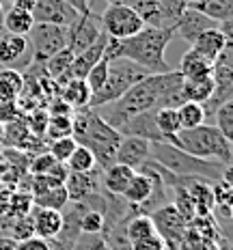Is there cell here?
Masks as SVG:
<instances>
[{
	"label": "cell",
	"mask_w": 233,
	"mask_h": 250,
	"mask_svg": "<svg viewBox=\"0 0 233 250\" xmlns=\"http://www.w3.org/2000/svg\"><path fill=\"white\" fill-rule=\"evenodd\" d=\"M181 78L179 71H167V74H151L134 84L127 93H123L117 102L95 108V112L117 132L129 119L138 114L153 110V108H177L184 104L181 95Z\"/></svg>",
	"instance_id": "6da1fadb"
},
{
	"label": "cell",
	"mask_w": 233,
	"mask_h": 250,
	"mask_svg": "<svg viewBox=\"0 0 233 250\" xmlns=\"http://www.w3.org/2000/svg\"><path fill=\"white\" fill-rule=\"evenodd\" d=\"M170 41H173V28L143 26L136 35L127 39H110L108 52L112 54V59H127L136 62L147 74H167L170 71V65L164 54Z\"/></svg>",
	"instance_id": "7a4b0ae2"
},
{
	"label": "cell",
	"mask_w": 233,
	"mask_h": 250,
	"mask_svg": "<svg viewBox=\"0 0 233 250\" xmlns=\"http://www.w3.org/2000/svg\"><path fill=\"white\" fill-rule=\"evenodd\" d=\"M71 138L95 155V164L100 170H106L115 164L121 134L110 127L93 108H78L71 112Z\"/></svg>",
	"instance_id": "3957f363"
},
{
	"label": "cell",
	"mask_w": 233,
	"mask_h": 250,
	"mask_svg": "<svg viewBox=\"0 0 233 250\" xmlns=\"http://www.w3.org/2000/svg\"><path fill=\"white\" fill-rule=\"evenodd\" d=\"M151 160L181 179H199L216 184V181L231 177V166L214 162V160L194 158L169 143H151Z\"/></svg>",
	"instance_id": "277c9868"
},
{
	"label": "cell",
	"mask_w": 233,
	"mask_h": 250,
	"mask_svg": "<svg viewBox=\"0 0 233 250\" xmlns=\"http://www.w3.org/2000/svg\"><path fill=\"white\" fill-rule=\"evenodd\" d=\"M170 145L194 155V158L214 160V162H220L225 166H231V160H233L231 140H227L214 125L203 123L190 129H179Z\"/></svg>",
	"instance_id": "5b68a950"
},
{
	"label": "cell",
	"mask_w": 233,
	"mask_h": 250,
	"mask_svg": "<svg viewBox=\"0 0 233 250\" xmlns=\"http://www.w3.org/2000/svg\"><path fill=\"white\" fill-rule=\"evenodd\" d=\"M151 74L138 67L136 62L127 61V59H112L110 61V67H108V76H106V82L102 84L100 91H95L89 100V108H100V106H106L110 102H117L123 93H127L134 84L147 78Z\"/></svg>",
	"instance_id": "8992f818"
},
{
	"label": "cell",
	"mask_w": 233,
	"mask_h": 250,
	"mask_svg": "<svg viewBox=\"0 0 233 250\" xmlns=\"http://www.w3.org/2000/svg\"><path fill=\"white\" fill-rule=\"evenodd\" d=\"M26 37H28L33 62H45L52 54L67 48V26L35 22Z\"/></svg>",
	"instance_id": "52a82bcc"
},
{
	"label": "cell",
	"mask_w": 233,
	"mask_h": 250,
	"mask_svg": "<svg viewBox=\"0 0 233 250\" xmlns=\"http://www.w3.org/2000/svg\"><path fill=\"white\" fill-rule=\"evenodd\" d=\"M212 80H214V93L203 104L205 119H212L214 112L222 104L233 102V62H231V45H227L225 52L214 61L212 67Z\"/></svg>",
	"instance_id": "ba28073f"
},
{
	"label": "cell",
	"mask_w": 233,
	"mask_h": 250,
	"mask_svg": "<svg viewBox=\"0 0 233 250\" xmlns=\"http://www.w3.org/2000/svg\"><path fill=\"white\" fill-rule=\"evenodd\" d=\"M100 22H102L104 33L110 39H117V41L132 37L143 26H147L132 9L123 7V4H108V7L104 9V13L100 15Z\"/></svg>",
	"instance_id": "9c48e42d"
},
{
	"label": "cell",
	"mask_w": 233,
	"mask_h": 250,
	"mask_svg": "<svg viewBox=\"0 0 233 250\" xmlns=\"http://www.w3.org/2000/svg\"><path fill=\"white\" fill-rule=\"evenodd\" d=\"M151 220L155 227V233L167 242L169 250H177L181 239H184L186 231H188V220L179 213V209L173 205V203H167V205L158 207L151 213Z\"/></svg>",
	"instance_id": "30bf717a"
},
{
	"label": "cell",
	"mask_w": 233,
	"mask_h": 250,
	"mask_svg": "<svg viewBox=\"0 0 233 250\" xmlns=\"http://www.w3.org/2000/svg\"><path fill=\"white\" fill-rule=\"evenodd\" d=\"M104 33L102 22L93 11L80 13L78 20L67 28V48L74 54H80L82 50H86L91 43H95L97 37Z\"/></svg>",
	"instance_id": "8fae6325"
},
{
	"label": "cell",
	"mask_w": 233,
	"mask_h": 250,
	"mask_svg": "<svg viewBox=\"0 0 233 250\" xmlns=\"http://www.w3.org/2000/svg\"><path fill=\"white\" fill-rule=\"evenodd\" d=\"M78 9L69 0H35L33 4V20L35 22H45V24H59L67 26L78 20Z\"/></svg>",
	"instance_id": "7c38bea8"
},
{
	"label": "cell",
	"mask_w": 233,
	"mask_h": 250,
	"mask_svg": "<svg viewBox=\"0 0 233 250\" xmlns=\"http://www.w3.org/2000/svg\"><path fill=\"white\" fill-rule=\"evenodd\" d=\"M30 62H33V54H30L28 37H20V35L11 33L0 35V67L22 71Z\"/></svg>",
	"instance_id": "4fadbf2b"
},
{
	"label": "cell",
	"mask_w": 233,
	"mask_h": 250,
	"mask_svg": "<svg viewBox=\"0 0 233 250\" xmlns=\"http://www.w3.org/2000/svg\"><path fill=\"white\" fill-rule=\"evenodd\" d=\"M210 28H218V22H214V20H210L207 15L199 13L196 9L186 7L184 13L179 15L177 24L173 26V39H181L190 45L201 33H205V30H210Z\"/></svg>",
	"instance_id": "5bb4252c"
},
{
	"label": "cell",
	"mask_w": 233,
	"mask_h": 250,
	"mask_svg": "<svg viewBox=\"0 0 233 250\" xmlns=\"http://www.w3.org/2000/svg\"><path fill=\"white\" fill-rule=\"evenodd\" d=\"M151 160V143L136 136H121V143L115 153V164H123L127 168L138 170L141 166Z\"/></svg>",
	"instance_id": "9a60e30c"
},
{
	"label": "cell",
	"mask_w": 233,
	"mask_h": 250,
	"mask_svg": "<svg viewBox=\"0 0 233 250\" xmlns=\"http://www.w3.org/2000/svg\"><path fill=\"white\" fill-rule=\"evenodd\" d=\"M108 43H110V37H108L106 33H102L100 37H97L95 43H91L86 50H82L80 54H76V56H74V62H71V71H69V76H71V78H80V80H85V76L89 74L91 67L95 65V62L100 61L104 54H106Z\"/></svg>",
	"instance_id": "2e32d148"
},
{
	"label": "cell",
	"mask_w": 233,
	"mask_h": 250,
	"mask_svg": "<svg viewBox=\"0 0 233 250\" xmlns=\"http://www.w3.org/2000/svg\"><path fill=\"white\" fill-rule=\"evenodd\" d=\"M227 45H231V39H227L220 28H210L205 33H201L190 43V50L196 52L199 56H203V59H207L210 62H214L225 52Z\"/></svg>",
	"instance_id": "e0dca14e"
},
{
	"label": "cell",
	"mask_w": 233,
	"mask_h": 250,
	"mask_svg": "<svg viewBox=\"0 0 233 250\" xmlns=\"http://www.w3.org/2000/svg\"><path fill=\"white\" fill-rule=\"evenodd\" d=\"M30 220H33V231L37 237L52 239L63 227V213L48 207H35L30 209Z\"/></svg>",
	"instance_id": "ac0fdd59"
},
{
	"label": "cell",
	"mask_w": 233,
	"mask_h": 250,
	"mask_svg": "<svg viewBox=\"0 0 233 250\" xmlns=\"http://www.w3.org/2000/svg\"><path fill=\"white\" fill-rule=\"evenodd\" d=\"M132 177H134V168H127V166H123V164H112V166H108L106 170H102L100 184L104 190H106V194L123 196V192H126Z\"/></svg>",
	"instance_id": "d6986e66"
},
{
	"label": "cell",
	"mask_w": 233,
	"mask_h": 250,
	"mask_svg": "<svg viewBox=\"0 0 233 250\" xmlns=\"http://www.w3.org/2000/svg\"><path fill=\"white\" fill-rule=\"evenodd\" d=\"M61 100H63L71 110L89 108L91 88L86 86V82L80 80V78H71V80H67L65 84H61Z\"/></svg>",
	"instance_id": "ffe728a7"
},
{
	"label": "cell",
	"mask_w": 233,
	"mask_h": 250,
	"mask_svg": "<svg viewBox=\"0 0 233 250\" xmlns=\"http://www.w3.org/2000/svg\"><path fill=\"white\" fill-rule=\"evenodd\" d=\"M74 56H76V54H74V52H71L69 48H63V50L56 52V54H52L50 59L43 62L48 78L56 80L59 84H65L67 80H71L69 71H71V62H74Z\"/></svg>",
	"instance_id": "44dd1931"
},
{
	"label": "cell",
	"mask_w": 233,
	"mask_h": 250,
	"mask_svg": "<svg viewBox=\"0 0 233 250\" xmlns=\"http://www.w3.org/2000/svg\"><path fill=\"white\" fill-rule=\"evenodd\" d=\"M212 67H214V62H210L207 59L196 54V52L188 50L184 56H181L179 74L184 80H196V78L212 76Z\"/></svg>",
	"instance_id": "7402d4cb"
},
{
	"label": "cell",
	"mask_w": 233,
	"mask_h": 250,
	"mask_svg": "<svg viewBox=\"0 0 233 250\" xmlns=\"http://www.w3.org/2000/svg\"><path fill=\"white\" fill-rule=\"evenodd\" d=\"M106 2L108 4H123V7L132 9L147 26L162 28V26H160V9H158L155 0H106Z\"/></svg>",
	"instance_id": "603a6c76"
},
{
	"label": "cell",
	"mask_w": 233,
	"mask_h": 250,
	"mask_svg": "<svg viewBox=\"0 0 233 250\" xmlns=\"http://www.w3.org/2000/svg\"><path fill=\"white\" fill-rule=\"evenodd\" d=\"M33 24H35L33 13L18 7H11L2 15V28L11 35H20V37H26L30 33V28H33Z\"/></svg>",
	"instance_id": "cb8c5ba5"
},
{
	"label": "cell",
	"mask_w": 233,
	"mask_h": 250,
	"mask_svg": "<svg viewBox=\"0 0 233 250\" xmlns=\"http://www.w3.org/2000/svg\"><path fill=\"white\" fill-rule=\"evenodd\" d=\"M212 93H214V80H212V76L181 82V95H184V102L205 104L212 97Z\"/></svg>",
	"instance_id": "d4e9b609"
},
{
	"label": "cell",
	"mask_w": 233,
	"mask_h": 250,
	"mask_svg": "<svg viewBox=\"0 0 233 250\" xmlns=\"http://www.w3.org/2000/svg\"><path fill=\"white\" fill-rule=\"evenodd\" d=\"M188 7L196 9L199 13L207 15L218 24L225 20H233V0H199V2H192Z\"/></svg>",
	"instance_id": "484cf974"
},
{
	"label": "cell",
	"mask_w": 233,
	"mask_h": 250,
	"mask_svg": "<svg viewBox=\"0 0 233 250\" xmlns=\"http://www.w3.org/2000/svg\"><path fill=\"white\" fill-rule=\"evenodd\" d=\"M24 91V76L22 71L2 67L0 69V100L4 102H18V97Z\"/></svg>",
	"instance_id": "4316f807"
},
{
	"label": "cell",
	"mask_w": 233,
	"mask_h": 250,
	"mask_svg": "<svg viewBox=\"0 0 233 250\" xmlns=\"http://www.w3.org/2000/svg\"><path fill=\"white\" fill-rule=\"evenodd\" d=\"M67 203H69V196H67V190L63 184H54L33 196L35 207H48V209H56V211L63 209Z\"/></svg>",
	"instance_id": "83f0119b"
},
{
	"label": "cell",
	"mask_w": 233,
	"mask_h": 250,
	"mask_svg": "<svg viewBox=\"0 0 233 250\" xmlns=\"http://www.w3.org/2000/svg\"><path fill=\"white\" fill-rule=\"evenodd\" d=\"M155 235V227L151 216H145V213H134L132 218H127L126 222V237L129 239V244L141 242L145 237Z\"/></svg>",
	"instance_id": "f1b7e54d"
},
{
	"label": "cell",
	"mask_w": 233,
	"mask_h": 250,
	"mask_svg": "<svg viewBox=\"0 0 233 250\" xmlns=\"http://www.w3.org/2000/svg\"><path fill=\"white\" fill-rule=\"evenodd\" d=\"M155 125H158L160 134H162V143H173L175 134L179 132V117L177 108H158L155 110Z\"/></svg>",
	"instance_id": "f546056e"
},
{
	"label": "cell",
	"mask_w": 233,
	"mask_h": 250,
	"mask_svg": "<svg viewBox=\"0 0 233 250\" xmlns=\"http://www.w3.org/2000/svg\"><path fill=\"white\" fill-rule=\"evenodd\" d=\"M177 117H179V127L181 129H190L196 127V125L205 123V110L203 104L196 102H184L177 106Z\"/></svg>",
	"instance_id": "4dcf8cb0"
},
{
	"label": "cell",
	"mask_w": 233,
	"mask_h": 250,
	"mask_svg": "<svg viewBox=\"0 0 233 250\" xmlns=\"http://www.w3.org/2000/svg\"><path fill=\"white\" fill-rule=\"evenodd\" d=\"M65 166L69 168V173H89V170L97 168L95 155H93L86 147H82V145H76V149L71 151V155L65 162Z\"/></svg>",
	"instance_id": "1f68e13d"
},
{
	"label": "cell",
	"mask_w": 233,
	"mask_h": 250,
	"mask_svg": "<svg viewBox=\"0 0 233 250\" xmlns=\"http://www.w3.org/2000/svg\"><path fill=\"white\" fill-rule=\"evenodd\" d=\"M160 9V26L162 28H173L177 24L179 15L186 9V0H155Z\"/></svg>",
	"instance_id": "d6a6232c"
},
{
	"label": "cell",
	"mask_w": 233,
	"mask_h": 250,
	"mask_svg": "<svg viewBox=\"0 0 233 250\" xmlns=\"http://www.w3.org/2000/svg\"><path fill=\"white\" fill-rule=\"evenodd\" d=\"M110 61H112V54L106 50V54L102 56L100 61L95 62V65L89 69V74L85 76V82H86V86L91 88V95L95 91H100L102 84L106 82V76H108V67H110Z\"/></svg>",
	"instance_id": "836d02e7"
},
{
	"label": "cell",
	"mask_w": 233,
	"mask_h": 250,
	"mask_svg": "<svg viewBox=\"0 0 233 250\" xmlns=\"http://www.w3.org/2000/svg\"><path fill=\"white\" fill-rule=\"evenodd\" d=\"M212 119L216 121L214 127L218 129V132L227 140H231V143H233V102L222 104L218 110L214 112V117H212Z\"/></svg>",
	"instance_id": "e575fe53"
},
{
	"label": "cell",
	"mask_w": 233,
	"mask_h": 250,
	"mask_svg": "<svg viewBox=\"0 0 233 250\" xmlns=\"http://www.w3.org/2000/svg\"><path fill=\"white\" fill-rule=\"evenodd\" d=\"M45 136L50 140L71 136V117L59 114V117H50L48 125H45Z\"/></svg>",
	"instance_id": "d590c367"
},
{
	"label": "cell",
	"mask_w": 233,
	"mask_h": 250,
	"mask_svg": "<svg viewBox=\"0 0 233 250\" xmlns=\"http://www.w3.org/2000/svg\"><path fill=\"white\" fill-rule=\"evenodd\" d=\"M76 140L71 138V136H65V138H56V140H50V151L48 153L52 155V158L56 160V162H61V164H65L67 160H69V155H71V151L76 149Z\"/></svg>",
	"instance_id": "8d00e7d4"
},
{
	"label": "cell",
	"mask_w": 233,
	"mask_h": 250,
	"mask_svg": "<svg viewBox=\"0 0 233 250\" xmlns=\"http://www.w3.org/2000/svg\"><path fill=\"white\" fill-rule=\"evenodd\" d=\"M104 225H106V216L102 211L86 207L80 218V233H102Z\"/></svg>",
	"instance_id": "74e56055"
},
{
	"label": "cell",
	"mask_w": 233,
	"mask_h": 250,
	"mask_svg": "<svg viewBox=\"0 0 233 250\" xmlns=\"http://www.w3.org/2000/svg\"><path fill=\"white\" fill-rule=\"evenodd\" d=\"M71 250H110L102 233H80Z\"/></svg>",
	"instance_id": "f35d334b"
},
{
	"label": "cell",
	"mask_w": 233,
	"mask_h": 250,
	"mask_svg": "<svg viewBox=\"0 0 233 250\" xmlns=\"http://www.w3.org/2000/svg\"><path fill=\"white\" fill-rule=\"evenodd\" d=\"M7 207H9V216H28L30 209H33V196L18 192V194H13L9 199Z\"/></svg>",
	"instance_id": "ab89813d"
},
{
	"label": "cell",
	"mask_w": 233,
	"mask_h": 250,
	"mask_svg": "<svg viewBox=\"0 0 233 250\" xmlns=\"http://www.w3.org/2000/svg\"><path fill=\"white\" fill-rule=\"evenodd\" d=\"M54 164H56V160L52 158L48 151H45V153L37 155V158L30 162V173H33V175H48L50 168H52Z\"/></svg>",
	"instance_id": "60d3db41"
},
{
	"label": "cell",
	"mask_w": 233,
	"mask_h": 250,
	"mask_svg": "<svg viewBox=\"0 0 233 250\" xmlns=\"http://www.w3.org/2000/svg\"><path fill=\"white\" fill-rule=\"evenodd\" d=\"M132 250H169V248H167V242L155 233V235H151V237H145V239H141V242H134Z\"/></svg>",
	"instance_id": "b9f144b4"
},
{
	"label": "cell",
	"mask_w": 233,
	"mask_h": 250,
	"mask_svg": "<svg viewBox=\"0 0 233 250\" xmlns=\"http://www.w3.org/2000/svg\"><path fill=\"white\" fill-rule=\"evenodd\" d=\"M18 104L15 102H4V100H0V123H13L15 119H18Z\"/></svg>",
	"instance_id": "7bdbcfd3"
},
{
	"label": "cell",
	"mask_w": 233,
	"mask_h": 250,
	"mask_svg": "<svg viewBox=\"0 0 233 250\" xmlns=\"http://www.w3.org/2000/svg\"><path fill=\"white\" fill-rule=\"evenodd\" d=\"M18 250H52V246H50V239L33 235L24 239V242H18Z\"/></svg>",
	"instance_id": "ee69618b"
},
{
	"label": "cell",
	"mask_w": 233,
	"mask_h": 250,
	"mask_svg": "<svg viewBox=\"0 0 233 250\" xmlns=\"http://www.w3.org/2000/svg\"><path fill=\"white\" fill-rule=\"evenodd\" d=\"M50 112H52V117H59V114H65V117H71V108L67 106V104L61 100V97H56L54 102H52V108H50Z\"/></svg>",
	"instance_id": "f6af8a7d"
},
{
	"label": "cell",
	"mask_w": 233,
	"mask_h": 250,
	"mask_svg": "<svg viewBox=\"0 0 233 250\" xmlns=\"http://www.w3.org/2000/svg\"><path fill=\"white\" fill-rule=\"evenodd\" d=\"M0 250H18V242L11 237L0 235Z\"/></svg>",
	"instance_id": "bcb514c9"
},
{
	"label": "cell",
	"mask_w": 233,
	"mask_h": 250,
	"mask_svg": "<svg viewBox=\"0 0 233 250\" xmlns=\"http://www.w3.org/2000/svg\"><path fill=\"white\" fill-rule=\"evenodd\" d=\"M33 4H35V0H15L13 7L24 9V11H30V13H33Z\"/></svg>",
	"instance_id": "7dc6e473"
},
{
	"label": "cell",
	"mask_w": 233,
	"mask_h": 250,
	"mask_svg": "<svg viewBox=\"0 0 233 250\" xmlns=\"http://www.w3.org/2000/svg\"><path fill=\"white\" fill-rule=\"evenodd\" d=\"M192 2H199V0H186V7H188V4H192Z\"/></svg>",
	"instance_id": "c3c4849f"
}]
</instances>
